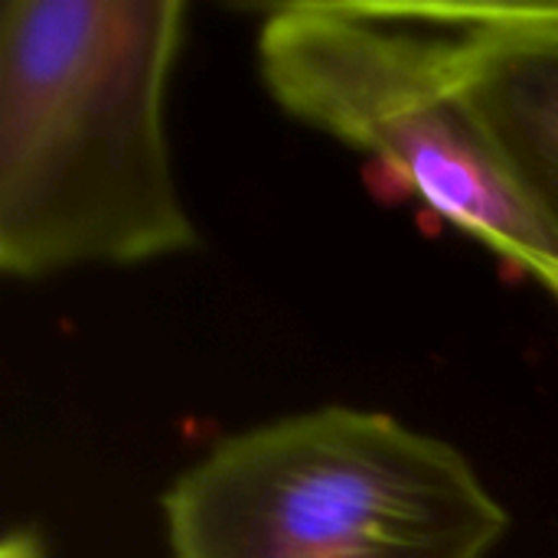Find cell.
Here are the masks:
<instances>
[{"label":"cell","mask_w":558,"mask_h":558,"mask_svg":"<svg viewBox=\"0 0 558 558\" xmlns=\"http://www.w3.org/2000/svg\"><path fill=\"white\" fill-rule=\"evenodd\" d=\"M163 517L173 558H484L510 523L458 448L350 405L219 441Z\"/></svg>","instance_id":"obj_2"},{"label":"cell","mask_w":558,"mask_h":558,"mask_svg":"<svg viewBox=\"0 0 558 558\" xmlns=\"http://www.w3.org/2000/svg\"><path fill=\"white\" fill-rule=\"evenodd\" d=\"M180 0H7L0 10V268L46 278L190 252L163 95Z\"/></svg>","instance_id":"obj_1"},{"label":"cell","mask_w":558,"mask_h":558,"mask_svg":"<svg viewBox=\"0 0 558 558\" xmlns=\"http://www.w3.org/2000/svg\"><path fill=\"white\" fill-rule=\"evenodd\" d=\"M258 65L291 118L386 163L425 209L558 301V245L474 121L432 3L271 7Z\"/></svg>","instance_id":"obj_3"},{"label":"cell","mask_w":558,"mask_h":558,"mask_svg":"<svg viewBox=\"0 0 558 558\" xmlns=\"http://www.w3.org/2000/svg\"><path fill=\"white\" fill-rule=\"evenodd\" d=\"M497 163L558 245V3H432Z\"/></svg>","instance_id":"obj_4"}]
</instances>
